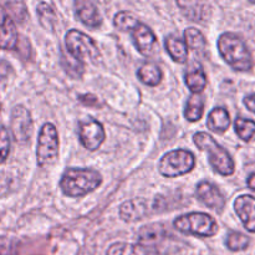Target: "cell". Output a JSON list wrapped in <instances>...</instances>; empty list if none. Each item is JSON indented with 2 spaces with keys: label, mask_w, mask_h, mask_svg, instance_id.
Here are the masks:
<instances>
[{
  "label": "cell",
  "mask_w": 255,
  "mask_h": 255,
  "mask_svg": "<svg viewBox=\"0 0 255 255\" xmlns=\"http://www.w3.org/2000/svg\"><path fill=\"white\" fill-rule=\"evenodd\" d=\"M219 54L224 61L237 71H249L253 67V57L246 42L237 34L224 32L218 40Z\"/></svg>",
  "instance_id": "1"
},
{
  "label": "cell",
  "mask_w": 255,
  "mask_h": 255,
  "mask_svg": "<svg viewBox=\"0 0 255 255\" xmlns=\"http://www.w3.org/2000/svg\"><path fill=\"white\" fill-rule=\"evenodd\" d=\"M101 174L94 169L69 168L62 174L60 187L69 197H82L101 184Z\"/></svg>",
  "instance_id": "2"
},
{
  "label": "cell",
  "mask_w": 255,
  "mask_h": 255,
  "mask_svg": "<svg viewBox=\"0 0 255 255\" xmlns=\"http://www.w3.org/2000/svg\"><path fill=\"white\" fill-rule=\"evenodd\" d=\"M194 143L202 151L208 153V159L214 171L222 176H231L234 173V161L231 154L222 146H219L213 137L207 132H198L193 136Z\"/></svg>",
  "instance_id": "3"
},
{
  "label": "cell",
  "mask_w": 255,
  "mask_h": 255,
  "mask_svg": "<svg viewBox=\"0 0 255 255\" xmlns=\"http://www.w3.org/2000/svg\"><path fill=\"white\" fill-rule=\"evenodd\" d=\"M174 227L182 233L199 237H213L218 232L217 222L209 214L198 212L178 217L174 221Z\"/></svg>",
  "instance_id": "4"
},
{
  "label": "cell",
  "mask_w": 255,
  "mask_h": 255,
  "mask_svg": "<svg viewBox=\"0 0 255 255\" xmlns=\"http://www.w3.org/2000/svg\"><path fill=\"white\" fill-rule=\"evenodd\" d=\"M67 51L79 62H96L100 59V51L96 42L79 30H70L66 34Z\"/></svg>",
  "instance_id": "5"
},
{
  "label": "cell",
  "mask_w": 255,
  "mask_h": 255,
  "mask_svg": "<svg viewBox=\"0 0 255 255\" xmlns=\"http://www.w3.org/2000/svg\"><path fill=\"white\" fill-rule=\"evenodd\" d=\"M194 156L192 152L186 149H176L164 154L158 164L159 172L164 177L173 178V177L182 176L194 168Z\"/></svg>",
  "instance_id": "6"
},
{
  "label": "cell",
  "mask_w": 255,
  "mask_h": 255,
  "mask_svg": "<svg viewBox=\"0 0 255 255\" xmlns=\"http://www.w3.org/2000/svg\"><path fill=\"white\" fill-rule=\"evenodd\" d=\"M59 152L57 131L52 124H45L40 131L37 139L36 158L40 167H46L54 163Z\"/></svg>",
  "instance_id": "7"
},
{
  "label": "cell",
  "mask_w": 255,
  "mask_h": 255,
  "mask_svg": "<svg viewBox=\"0 0 255 255\" xmlns=\"http://www.w3.org/2000/svg\"><path fill=\"white\" fill-rule=\"evenodd\" d=\"M79 137L84 147L90 151H96L102 142L105 141V129L102 125L96 120L89 119L86 121L80 122Z\"/></svg>",
  "instance_id": "8"
},
{
  "label": "cell",
  "mask_w": 255,
  "mask_h": 255,
  "mask_svg": "<svg viewBox=\"0 0 255 255\" xmlns=\"http://www.w3.org/2000/svg\"><path fill=\"white\" fill-rule=\"evenodd\" d=\"M131 36L134 46L144 56H152L154 51L158 49L156 35L147 25L142 24V22L137 21V24L132 27Z\"/></svg>",
  "instance_id": "9"
},
{
  "label": "cell",
  "mask_w": 255,
  "mask_h": 255,
  "mask_svg": "<svg viewBox=\"0 0 255 255\" xmlns=\"http://www.w3.org/2000/svg\"><path fill=\"white\" fill-rule=\"evenodd\" d=\"M11 131L16 142L25 143L32 134V120L25 107L16 106L11 114Z\"/></svg>",
  "instance_id": "10"
},
{
  "label": "cell",
  "mask_w": 255,
  "mask_h": 255,
  "mask_svg": "<svg viewBox=\"0 0 255 255\" xmlns=\"http://www.w3.org/2000/svg\"><path fill=\"white\" fill-rule=\"evenodd\" d=\"M234 209L244 228L255 233V197L249 194L239 196L234 202Z\"/></svg>",
  "instance_id": "11"
},
{
  "label": "cell",
  "mask_w": 255,
  "mask_h": 255,
  "mask_svg": "<svg viewBox=\"0 0 255 255\" xmlns=\"http://www.w3.org/2000/svg\"><path fill=\"white\" fill-rule=\"evenodd\" d=\"M196 194L201 199L202 203H204L209 208L218 212H222L224 209L226 199H224L222 192L214 184L209 183L207 181L201 182L197 187Z\"/></svg>",
  "instance_id": "12"
},
{
  "label": "cell",
  "mask_w": 255,
  "mask_h": 255,
  "mask_svg": "<svg viewBox=\"0 0 255 255\" xmlns=\"http://www.w3.org/2000/svg\"><path fill=\"white\" fill-rule=\"evenodd\" d=\"M17 32L14 21L0 5V49L12 50L16 46Z\"/></svg>",
  "instance_id": "13"
},
{
  "label": "cell",
  "mask_w": 255,
  "mask_h": 255,
  "mask_svg": "<svg viewBox=\"0 0 255 255\" xmlns=\"http://www.w3.org/2000/svg\"><path fill=\"white\" fill-rule=\"evenodd\" d=\"M75 10H76V16L79 17L82 24L90 27H97L101 25V14L94 2L80 0V1L75 2Z\"/></svg>",
  "instance_id": "14"
},
{
  "label": "cell",
  "mask_w": 255,
  "mask_h": 255,
  "mask_svg": "<svg viewBox=\"0 0 255 255\" xmlns=\"http://www.w3.org/2000/svg\"><path fill=\"white\" fill-rule=\"evenodd\" d=\"M167 233H168V231H167V228L163 224L154 223L146 227H142L141 231L137 234V238H138L139 244L156 248L154 244L158 243V242L164 241L167 237Z\"/></svg>",
  "instance_id": "15"
},
{
  "label": "cell",
  "mask_w": 255,
  "mask_h": 255,
  "mask_svg": "<svg viewBox=\"0 0 255 255\" xmlns=\"http://www.w3.org/2000/svg\"><path fill=\"white\" fill-rule=\"evenodd\" d=\"M147 202L144 199H132L125 202L120 208V217L126 222L139 221L147 216Z\"/></svg>",
  "instance_id": "16"
},
{
  "label": "cell",
  "mask_w": 255,
  "mask_h": 255,
  "mask_svg": "<svg viewBox=\"0 0 255 255\" xmlns=\"http://www.w3.org/2000/svg\"><path fill=\"white\" fill-rule=\"evenodd\" d=\"M156 248L143 246V244L115 243L107 251V255H157Z\"/></svg>",
  "instance_id": "17"
},
{
  "label": "cell",
  "mask_w": 255,
  "mask_h": 255,
  "mask_svg": "<svg viewBox=\"0 0 255 255\" xmlns=\"http://www.w3.org/2000/svg\"><path fill=\"white\" fill-rule=\"evenodd\" d=\"M166 47L168 54L176 62L183 64L188 57V49L184 40L178 34H171L166 37Z\"/></svg>",
  "instance_id": "18"
},
{
  "label": "cell",
  "mask_w": 255,
  "mask_h": 255,
  "mask_svg": "<svg viewBox=\"0 0 255 255\" xmlns=\"http://www.w3.org/2000/svg\"><path fill=\"white\" fill-rule=\"evenodd\" d=\"M207 126L211 131L217 132V133H223L231 126V117L227 110L223 107H217L209 114Z\"/></svg>",
  "instance_id": "19"
},
{
  "label": "cell",
  "mask_w": 255,
  "mask_h": 255,
  "mask_svg": "<svg viewBox=\"0 0 255 255\" xmlns=\"http://www.w3.org/2000/svg\"><path fill=\"white\" fill-rule=\"evenodd\" d=\"M184 42L187 45V49H191L194 54L203 55L206 51V39L203 34L199 30L194 27H188L184 32Z\"/></svg>",
  "instance_id": "20"
},
{
  "label": "cell",
  "mask_w": 255,
  "mask_h": 255,
  "mask_svg": "<svg viewBox=\"0 0 255 255\" xmlns=\"http://www.w3.org/2000/svg\"><path fill=\"white\" fill-rule=\"evenodd\" d=\"M137 75H138L139 80L148 86H157L162 80V71L159 70V67L151 62L142 65L138 69Z\"/></svg>",
  "instance_id": "21"
},
{
  "label": "cell",
  "mask_w": 255,
  "mask_h": 255,
  "mask_svg": "<svg viewBox=\"0 0 255 255\" xmlns=\"http://www.w3.org/2000/svg\"><path fill=\"white\" fill-rule=\"evenodd\" d=\"M186 84L194 95L201 94L207 86V77L201 66L196 67L186 74Z\"/></svg>",
  "instance_id": "22"
},
{
  "label": "cell",
  "mask_w": 255,
  "mask_h": 255,
  "mask_svg": "<svg viewBox=\"0 0 255 255\" xmlns=\"http://www.w3.org/2000/svg\"><path fill=\"white\" fill-rule=\"evenodd\" d=\"M203 110H204L203 99H202L199 95H192L186 105L184 117L191 122L198 121V120H201V117L203 116Z\"/></svg>",
  "instance_id": "23"
},
{
  "label": "cell",
  "mask_w": 255,
  "mask_h": 255,
  "mask_svg": "<svg viewBox=\"0 0 255 255\" xmlns=\"http://www.w3.org/2000/svg\"><path fill=\"white\" fill-rule=\"evenodd\" d=\"M234 128L239 138L243 141L249 142L255 139V122L252 120L238 117L234 122Z\"/></svg>",
  "instance_id": "24"
},
{
  "label": "cell",
  "mask_w": 255,
  "mask_h": 255,
  "mask_svg": "<svg viewBox=\"0 0 255 255\" xmlns=\"http://www.w3.org/2000/svg\"><path fill=\"white\" fill-rule=\"evenodd\" d=\"M251 239L239 232H231L227 237V247L233 252L244 251L248 248Z\"/></svg>",
  "instance_id": "25"
},
{
  "label": "cell",
  "mask_w": 255,
  "mask_h": 255,
  "mask_svg": "<svg viewBox=\"0 0 255 255\" xmlns=\"http://www.w3.org/2000/svg\"><path fill=\"white\" fill-rule=\"evenodd\" d=\"M138 20L131 14V12L127 11H121L115 16V26L117 29H120L121 31H131L132 27L137 24Z\"/></svg>",
  "instance_id": "26"
},
{
  "label": "cell",
  "mask_w": 255,
  "mask_h": 255,
  "mask_svg": "<svg viewBox=\"0 0 255 255\" xmlns=\"http://www.w3.org/2000/svg\"><path fill=\"white\" fill-rule=\"evenodd\" d=\"M37 14H39L40 21L45 27L52 29V25L55 24V12L52 7L47 2H40L37 6Z\"/></svg>",
  "instance_id": "27"
},
{
  "label": "cell",
  "mask_w": 255,
  "mask_h": 255,
  "mask_svg": "<svg viewBox=\"0 0 255 255\" xmlns=\"http://www.w3.org/2000/svg\"><path fill=\"white\" fill-rule=\"evenodd\" d=\"M10 152V137L9 132L5 127H0V163L6 161Z\"/></svg>",
  "instance_id": "28"
},
{
  "label": "cell",
  "mask_w": 255,
  "mask_h": 255,
  "mask_svg": "<svg viewBox=\"0 0 255 255\" xmlns=\"http://www.w3.org/2000/svg\"><path fill=\"white\" fill-rule=\"evenodd\" d=\"M244 105H246L247 109H248L249 111L254 112L255 114V94H252L249 95V96H247L246 99H244Z\"/></svg>",
  "instance_id": "29"
},
{
  "label": "cell",
  "mask_w": 255,
  "mask_h": 255,
  "mask_svg": "<svg viewBox=\"0 0 255 255\" xmlns=\"http://www.w3.org/2000/svg\"><path fill=\"white\" fill-rule=\"evenodd\" d=\"M247 183H248V187L252 189V191L255 192V173H252L251 176L247 179Z\"/></svg>",
  "instance_id": "30"
},
{
  "label": "cell",
  "mask_w": 255,
  "mask_h": 255,
  "mask_svg": "<svg viewBox=\"0 0 255 255\" xmlns=\"http://www.w3.org/2000/svg\"><path fill=\"white\" fill-rule=\"evenodd\" d=\"M253 4H255V1H253Z\"/></svg>",
  "instance_id": "31"
}]
</instances>
